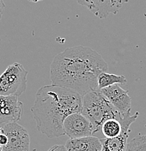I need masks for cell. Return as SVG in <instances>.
Instances as JSON below:
<instances>
[{
	"label": "cell",
	"instance_id": "cell-3",
	"mask_svg": "<svg viewBox=\"0 0 146 151\" xmlns=\"http://www.w3.org/2000/svg\"><path fill=\"white\" fill-rule=\"evenodd\" d=\"M81 112L92 122L94 134L101 130L103 124L108 119H123L100 89L89 91L82 96Z\"/></svg>",
	"mask_w": 146,
	"mask_h": 151
},
{
	"label": "cell",
	"instance_id": "cell-9",
	"mask_svg": "<svg viewBox=\"0 0 146 151\" xmlns=\"http://www.w3.org/2000/svg\"><path fill=\"white\" fill-rule=\"evenodd\" d=\"M129 0H77L81 5L87 7L100 19L107 18L110 14H117L124 4Z\"/></svg>",
	"mask_w": 146,
	"mask_h": 151
},
{
	"label": "cell",
	"instance_id": "cell-13",
	"mask_svg": "<svg viewBox=\"0 0 146 151\" xmlns=\"http://www.w3.org/2000/svg\"><path fill=\"white\" fill-rule=\"evenodd\" d=\"M101 131L105 137L111 138L119 136L122 132V120L117 119H111L103 124Z\"/></svg>",
	"mask_w": 146,
	"mask_h": 151
},
{
	"label": "cell",
	"instance_id": "cell-5",
	"mask_svg": "<svg viewBox=\"0 0 146 151\" xmlns=\"http://www.w3.org/2000/svg\"><path fill=\"white\" fill-rule=\"evenodd\" d=\"M4 134L7 136L8 142L3 147V151H29V134L26 128L18 122L0 124Z\"/></svg>",
	"mask_w": 146,
	"mask_h": 151
},
{
	"label": "cell",
	"instance_id": "cell-6",
	"mask_svg": "<svg viewBox=\"0 0 146 151\" xmlns=\"http://www.w3.org/2000/svg\"><path fill=\"white\" fill-rule=\"evenodd\" d=\"M63 129L69 139L90 136L94 134L92 122L81 112H75L69 115L63 122Z\"/></svg>",
	"mask_w": 146,
	"mask_h": 151
},
{
	"label": "cell",
	"instance_id": "cell-10",
	"mask_svg": "<svg viewBox=\"0 0 146 151\" xmlns=\"http://www.w3.org/2000/svg\"><path fill=\"white\" fill-rule=\"evenodd\" d=\"M18 97L0 95V124L18 122L20 120L23 104Z\"/></svg>",
	"mask_w": 146,
	"mask_h": 151
},
{
	"label": "cell",
	"instance_id": "cell-11",
	"mask_svg": "<svg viewBox=\"0 0 146 151\" xmlns=\"http://www.w3.org/2000/svg\"><path fill=\"white\" fill-rule=\"evenodd\" d=\"M65 147L68 151H101L102 142L98 137L90 135L69 139Z\"/></svg>",
	"mask_w": 146,
	"mask_h": 151
},
{
	"label": "cell",
	"instance_id": "cell-14",
	"mask_svg": "<svg viewBox=\"0 0 146 151\" xmlns=\"http://www.w3.org/2000/svg\"><path fill=\"white\" fill-rule=\"evenodd\" d=\"M124 151H146V134H140L128 142Z\"/></svg>",
	"mask_w": 146,
	"mask_h": 151
},
{
	"label": "cell",
	"instance_id": "cell-1",
	"mask_svg": "<svg viewBox=\"0 0 146 151\" xmlns=\"http://www.w3.org/2000/svg\"><path fill=\"white\" fill-rule=\"evenodd\" d=\"M108 70V63L99 53L79 45L65 49L53 58L50 79L53 84L71 89L83 96L98 89V76Z\"/></svg>",
	"mask_w": 146,
	"mask_h": 151
},
{
	"label": "cell",
	"instance_id": "cell-4",
	"mask_svg": "<svg viewBox=\"0 0 146 151\" xmlns=\"http://www.w3.org/2000/svg\"><path fill=\"white\" fill-rule=\"evenodd\" d=\"M28 71L23 65L14 63L0 76V95L17 96L24 93L27 87Z\"/></svg>",
	"mask_w": 146,
	"mask_h": 151
},
{
	"label": "cell",
	"instance_id": "cell-12",
	"mask_svg": "<svg viewBox=\"0 0 146 151\" xmlns=\"http://www.w3.org/2000/svg\"><path fill=\"white\" fill-rule=\"evenodd\" d=\"M127 80L126 77L123 75H116L109 73L107 71L102 72L97 78V86L98 89L112 86L114 84H126Z\"/></svg>",
	"mask_w": 146,
	"mask_h": 151
},
{
	"label": "cell",
	"instance_id": "cell-17",
	"mask_svg": "<svg viewBox=\"0 0 146 151\" xmlns=\"http://www.w3.org/2000/svg\"><path fill=\"white\" fill-rule=\"evenodd\" d=\"M4 9H5V4L4 2V0H0V20L4 13Z\"/></svg>",
	"mask_w": 146,
	"mask_h": 151
},
{
	"label": "cell",
	"instance_id": "cell-2",
	"mask_svg": "<svg viewBox=\"0 0 146 151\" xmlns=\"http://www.w3.org/2000/svg\"><path fill=\"white\" fill-rule=\"evenodd\" d=\"M82 95L65 86L50 84L37 91L31 111L37 129L49 138L65 135L63 122L71 113L81 112Z\"/></svg>",
	"mask_w": 146,
	"mask_h": 151
},
{
	"label": "cell",
	"instance_id": "cell-18",
	"mask_svg": "<svg viewBox=\"0 0 146 151\" xmlns=\"http://www.w3.org/2000/svg\"><path fill=\"white\" fill-rule=\"evenodd\" d=\"M29 1H31V2H38L39 1H42V0H29Z\"/></svg>",
	"mask_w": 146,
	"mask_h": 151
},
{
	"label": "cell",
	"instance_id": "cell-8",
	"mask_svg": "<svg viewBox=\"0 0 146 151\" xmlns=\"http://www.w3.org/2000/svg\"><path fill=\"white\" fill-rule=\"evenodd\" d=\"M139 116V112H136L132 116H129L122 119V132L119 136L115 137H105L101 139V151H124L129 133L131 132L130 127L136 121Z\"/></svg>",
	"mask_w": 146,
	"mask_h": 151
},
{
	"label": "cell",
	"instance_id": "cell-7",
	"mask_svg": "<svg viewBox=\"0 0 146 151\" xmlns=\"http://www.w3.org/2000/svg\"><path fill=\"white\" fill-rule=\"evenodd\" d=\"M100 91L117 110L122 119L131 116L132 98L129 95L128 91L124 89L119 84L103 88Z\"/></svg>",
	"mask_w": 146,
	"mask_h": 151
},
{
	"label": "cell",
	"instance_id": "cell-15",
	"mask_svg": "<svg viewBox=\"0 0 146 151\" xmlns=\"http://www.w3.org/2000/svg\"><path fill=\"white\" fill-rule=\"evenodd\" d=\"M47 151H68L67 150L65 145H55L53 147H50Z\"/></svg>",
	"mask_w": 146,
	"mask_h": 151
},
{
	"label": "cell",
	"instance_id": "cell-19",
	"mask_svg": "<svg viewBox=\"0 0 146 151\" xmlns=\"http://www.w3.org/2000/svg\"><path fill=\"white\" fill-rule=\"evenodd\" d=\"M0 151H3V147L1 145H0Z\"/></svg>",
	"mask_w": 146,
	"mask_h": 151
},
{
	"label": "cell",
	"instance_id": "cell-16",
	"mask_svg": "<svg viewBox=\"0 0 146 151\" xmlns=\"http://www.w3.org/2000/svg\"><path fill=\"white\" fill-rule=\"evenodd\" d=\"M8 142V138H7V135L4 134V132H1L0 133V145H1L2 147H4V145H6Z\"/></svg>",
	"mask_w": 146,
	"mask_h": 151
}]
</instances>
